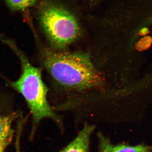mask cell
<instances>
[{
	"instance_id": "6da1fadb",
	"label": "cell",
	"mask_w": 152,
	"mask_h": 152,
	"mask_svg": "<svg viewBox=\"0 0 152 152\" xmlns=\"http://www.w3.org/2000/svg\"><path fill=\"white\" fill-rule=\"evenodd\" d=\"M40 54L42 64L49 75L64 89L83 93L98 90L102 86V76L88 54L44 48Z\"/></svg>"
},
{
	"instance_id": "7a4b0ae2",
	"label": "cell",
	"mask_w": 152,
	"mask_h": 152,
	"mask_svg": "<svg viewBox=\"0 0 152 152\" xmlns=\"http://www.w3.org/2000/svg\"><path fill=\"white\" fill-rule=\"evenodd\" d=\"M2 40L12 49L20 61L21 75L17 80L9 82V85L23 96L27 103L32 118L31 136H34L40 123L45 119L51 120L62 130V118L49 104L48 88L43 80L40 69L31 64L13 41L5 37L2 38Z\"/></svg>"
},
{
	"instance_id": "3957f363",
	"label": "cell",
	"mask_w": 152,
	"mask_h": 152,
	"mask_svg": "<svg viewBox=\"0 0 152 152\" xmlns=\"http://www.w3.org/2000/svg\"><path fill=\"white\" fill-rule=\"evenodd\" d=\"M39 4L40 26L56 50H64L77 39L81 26L72 10L56 0H42Z\"/></svg>"
},
{
	"instance_id": "277c9868",
	"label": "cell",
	"mask_w": 152,
	"mask_h": 152,
	"mask_svg": "<svg viewBox=\"0 0 152 152\" xmlns=\"http://www.w3.org/2000/svg\"><path fill=\"white\" fill-rule=\"evenodd\" d=\"M99 152H151L152 146L141 145H130L125 144L114 145L102 133L97 134Z\"/></svg>"
},
{
	"instance_id": "5b68a950",
	"label": "cell",
	"mask_w": 152,
	"mask_h": 152,
	"mask_svg": "<svg viewBox=\"0 0 152 152\" xmlns=\"http://www.w3.org/2000/svg\"><path fill=\"white\" fill-rule=\"evenodd\" d=\"M96 126L85 123L75 138L59 152H89L90 138Z\"/></svg>"
},
{
	"instance_id": "8992f818",
	"label": "cell",
	"mask_w": 152,
	"mask_h": 152,
	"mask_svg": "<svg viewBox=\"0 0 152 152\" xmlns=\"http://www.w3.org/2000/svg\"><path fill=\"white\" fill-rule=\"evenodd\" d=\"M17 116L18 115L15 113L0 115V140L13 132L11 126Z\"/></svg>"
},
{
	"instance_id": "52a82bcc",
	"label": "cell",
	"mask_w": 152,
	"mask_h": 152,
	"mask_svg": "<svg viewBox=\"0 0 152 152\" xmlns=\"http://www.w3.org/2000/svg\"><path fill=\"white\" fill-rule=\"evenodd\" d=\"M8 7L12 10H23L37 4L39 0H5Z\"/></svg>"
},
{
	"instance_id": "ba28073f",
	"label": "cell",
	"mask_w": 152,
	"mask_h": 152,
	"mask_svg": "<svg viewBox=\"0 0 152 152\" xmlns=\"http://www.w3.org/2000/svg\"><path fill=\"white\" fill-rule=\"evenodd\" d=\"M13 135V132L11 133L7 137L0 140V152H4L6 148L12 141Z\"/></svg>"
},
{
	"instance_id": "9c48e42d",
	"label": "cell",
	"mask_w": 152,
	"mask_h": 152,
	"mask_svg": "<svg viewBox=\"0 0 152 152\" xmlns=\"http://www.w3.org/2000/svg\"><path fill=\"white\" fill-rule=\"evenodd\" d=\"M20 135H17L16 136L15 142V152H21L20 150Z\"/></svg>"
},
{
	"instance_id": "30bf717a",
	"label": "cell",
	"mask_w": 152,
	"mask_h": 152,
	"mask_svg": "<svg viewBox=\"0 0 152 152\" xmlns=\"http://www.w3.org/2000/svg\"><path fill=\"white\" fill-rule=\"evenodd\" d=\"M101 0H89L90 2V4L91 5H95L98 4Z\"/></svg>"
}]
</instances>
